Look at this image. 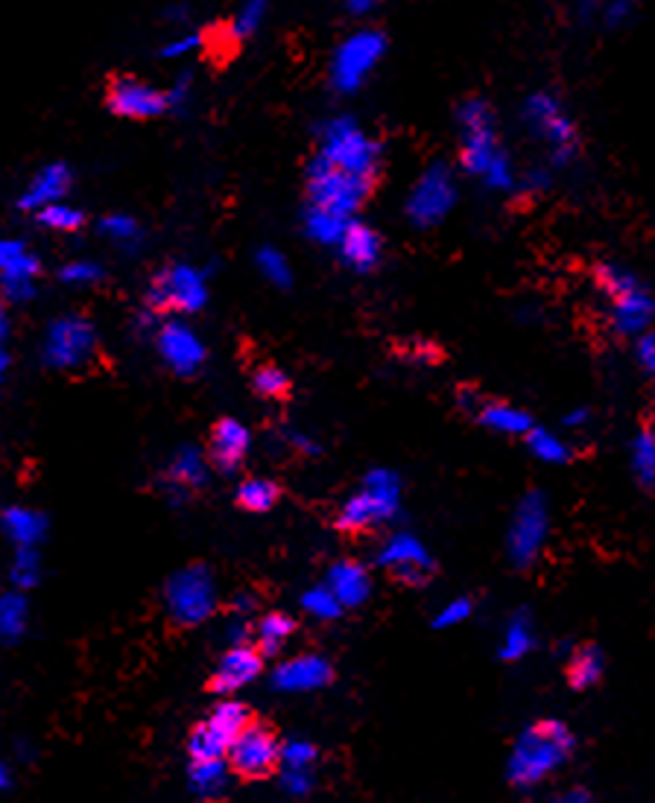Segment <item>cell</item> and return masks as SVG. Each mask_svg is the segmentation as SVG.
Returning a JSON list of instances; mask_svg holds the SVG:
<instances>
[{
	"label": "cell",
	"mask_w": 655,
	"mask_h": 803,
	"mask_svg": "<svg viewBox=\"0 0 655 803\" xmlns=\"http://www.w3.org/2000/svg\"><path fill=\"white\" fill-rule=\"evenodd\" d=\"M316 159H322L328 167L340 170L345 176L363 178V182L375 185L380 147L352 118H334L328 120L325 129H322V147Z\"/></svg>",
	"instance_id": "6da1fadb"
},
{
	"label": "cell",
	"mask_w": 655,
	"mask_h": 803,
	"mask_svg": "<svg viewBox=\"0 0 655 803\" xmlns=\"http://www.w3.org/2000/svg\"><path fill=\"white\" fill-rule=\"evenodd\" d=\"M398 506H401V479L393 470H372L363 479L361 491L343 502V509L336 514V527L343 532H366L393 520L398 514Z\"/></svg>",
	"instance_id": "7a4b0ae2"
},
{
	"label": "cell",
	"mask_w": 655,
	"mask_h": 803,
	"mask_svg": "<svg viewBox=\"0 0 655 803\" xmlns=\"http://www.w3.org/2000/svg\"><path fill=\"white\" fill-rule=\"evenodd\" d=\"M597 281L605 295H612V327L621 336L647 334L653 318V299L641 278L618 263L597 267Z\"/></svg>",
	"instance_id": "3957f363"
},
{
	"label": "cell",
	"mask_w": 655,
	"mask_h": 803,
	"mask_svg": "<svg viewBox=\"0 0 655 803\" xmlns=\"http://www.w3.org/2000/svg\"><path fill=\"white\" fill-rule=\"evenodd\" d=\"M164 608L168 617L182 628H194L217 608V582L205 564H187L176 569L164 585Z\"/></svg>",
	"instance_id": "277c9868"
},
{
	"label": "cell",
	"mask_w": 655,
	"mask_h": 803,
	"mask_svg": "<svg viewBox=\"0 0 655 803\" xmlns=\"http://www.w3.org/2000/svg\"><path fill=\"white\" fill-rule=\"evenodd\" d=\"M226 762L228 769L235 771V778H240L244 783L272 778L278 762H281V742H278L276 725L261 719V716H253L246 721V728L228 745Z\"/></svg>",
	"instance_id": "5b68a950"
},
{
	"label": "cell",
	"mask_w": 655,
	"mask_h": 803,
	"mask_svg": "<svg viewBox=\"0 0 655 803\" xmlns=\"http://www.w3.org/2000/svg\"><path fill=\"white\" fill-rule=\"evenodd\" d=\"M97 354V330L83 313H65L53 318L44 330L42 360L53 371H79Z\"/></svg>",
	"instance_id": "8992f818"
},
{
	"label": "cell",
	"mask_w": 655,
	"mask_h": 803,
	"mask_svg": "<svg viewBox=\"0 0 655 803\" xmlns=\"http://www.w3.org/2000/svg\"><path fill=\"white\" fill-rule=\"evenodd\" d=\"M573 739L559 721H538L524 734L513 760V780L518 783H536L545 780L559 762L568 760Z\"/></svg>",
	"instance_id": "52a82bcc"
},
{
	"label": "cell",
	"mask_w": 655,
	"mask_h": 803,
	"mask_svg": "<svg viewBox=\"0 0 655 803\" xmlns=\"http://www.w3.org/2000/svg\"><path fill=\"white\" fill-rule=\"evenodd\" d=\"M369 193V182L345 176L340 170L328 167L322 159H313L308 164V199H311L313 210H325V214H334V217L352 219V214L361 208Z\"/></svg>",
	"instance_id": "ba28073f"
},
{
	"label": "cell",
	"mask_w": 655,
	"mask_h": 803,
	"mask_svg": "<svg viewBox=\"0 0 655 803\" xmlns=\"http://www.w3.org/2000/svg\"><path fill=\"white\" fill-rule=\"evenodd\" d=\"M255 713L244 702H219L211 710L208 719H202L187 739V751L194 757V766H214L226 757L232 739L246 728V721Z\"/></svg>",
	"instance_id": "9c48e42d"
},
{
	"label": "cell",
	"mask_w": 655,
	"mask_h": 803,
	"mask_svg": "<svg viewBox=\"0 0 655 803\" xmlns=\"http://www.w3.org/2000/svg\"><path fill=\"white\" fill-rule=\"evenodd\" d=\"M457 123H460L462 132V167L471 176H483L501 152L495 134V115H492L486 100L469 97L457 109Z\"/></svg>",
	"instance_id": "30bf717a"
},
{
	"label": "cell",
	"mask_w": 655,
	"mask_h": 803,
	"mask_svg": "<svg viewBox=\"0 0 655 803\" xmlns=\"http://www.w3.org/2000/svg\"><path fill=\"white\" fill-rule=\"evenodd\" d=\"M208 302V286L205 278L187 263H170L150 281L147 290V307L152 313L179 310V313H200Z\"/></svg>",
	"instance_id": "8fae6325"
},
{
	"label": "cell",
	"mask_w": 655,
	"mask_h": 803,
	"mask_svg": "<svg viewBox=\"0 0 655 803\" xmlns=\"http://www.w3.org/2000/svg\"><path fill=\"white\" fill-rule=\"evenodd\" d=\"M387 53V35L378 30H357L345 39L331 62V83L336 91L352 94L361 88L372 67L378 65Z\"/></svg>",
	"instance_id": "7c38bea8"
},
{
	"label": "cell",
	"mask_w": 655,
	"mask_h": 803,
	"mask_svg": "<svg viewBox=\"0 0 655 803\" xmlns=\"http://www.w3.org/2000/svg\"><path fill=\"white\" fill-rule=\"evenodd\" d=\"M457 202V178L454 170L448 164H430L412 185L410 199H407V217L412 226L430 228L442 223L451 214Z\"/></svg>",
	"instance_id": "4fadbf2b"
},
{
	"label": "cell",
	"mask_w": 655,
	"mask_h": 803,
	"mask_svg": "<svg viewBox=\"0 0 655 803\" xmlns=\"http://www.w3.org/2000/svg\"><path fill=\"white\" fill-rule=\"evenodd\" d=\"M547 529H550V514H547V500L541 491H529L518 509H515L513 527H509V558L515 567H529L538 558L545 546Z\"/></svg>",
	"instance_id": "5bb4252c"
},
{
	"label": "cell",
	"mask_w": 655,
	"mask_h": 803,
	"mask_svg": "<svg viewBox=\"0 0 655 803\" xmlns=\"http://www.w3.org/2000/svg\"><path fill=\"white\" fill-rule=\"evenodd\" d=\"M524 120L536 134H541L550 147H554V155L559 164H568V161L577 155L580 150V138H577V129L573 123L562 115L559 102L550 97V94H533L527 102H524Z\"/></svg>",
	"instance_id": "9a60e30c"
},
{
	"label": "cell",
	"mask_w": 655,
	"mask_h": 803,
	"mask_svg": "<svg viewBox=\"0 0 655 803\" xmlns=\"http://www.w3.org/2000/svg\"><path fill=\"white\" fill-rule=\"evenodd\" d=\"M378 564L401 585L410 587L428 585L433 576V558L419 538H412L410 532H395L387 544L380 546Z\"/></svg>",
	"instance_id": "2e32d148"
},
{
	"label": "cell",
	"mask_w": 655,
	"mask_h": 803,
	"mask_svg": "<svg viewBox=\"0 0 655 803\" xmlns=\"http://www.w3.org/2000/svg\"><path fill=\"white\" fill-rule=\"evenodd\" d=\"M106 102L118 118L127 120H150L168 111L164 91L138 76H115L106 88Z\"/></svg>",
	"instance_id": "e0dca14e"
},
{
	"label": "cell",
	"mask_w": 655,
	"mask_h": 803,
	"mask_svg": "<svg viewBox=\"0 0 655 803\" xmlns=\"http://www.w3.org/2000/svg\"><path fill=\"white\" fill-rule=\"evenodd\" d=\"M155 345H159L161 360L182 377L196 375L205 362V345H202L194 327L182 325V322H164L155 330Z\"/></svg>",
	"instance_id": "ac0fdd59"
},
{
	"label": "cell",
	"mask_w": 655,
	"mask_h": 803,
	"mask_svg": "<svg viewBox=\"0 0 655 803\" xmlns=\"http://www.w3.org/2000/svg\"><path fill=\"white\" fill-rule=\"evenodd\" d=\"M264 672V658L255 645H232L223 658H219L217 670L211 675L208 690L217 695H232L249 681H255Z\"/></svg>",
	"instance_id": "d6986e66"
},
{
	"label": "cell",
	"mask_w": 655,
	"mask_h": 803,
	"mask_svg": "<svg viewBox=\"0 0 655 803\" xmlns=\"http://www.w3.org/2000/svg\"><path fill=\"white\" fill-rule=\"evenodd\" d=\"M249 442L253 435L249 430L235 419H223L214 424L208 438V456L211 465L219 470V474H235L240 465H244L246 453H249Z\"/></svg>",
	"instance_id": "ffe728a7"
},
{
	"label": "cell",
	"mask_w": 655,
	"mask_h": 803,
	"mask_svg": "<svg viewBox=\"0 0 655 803\" xmlns=\"http://www.w3.org/2000/svg\"><path fill=\"white\" fill-rule=\"evenodd\" d=\"M0 532L15 550H39L47 538V518L30 506H7L0 511Z\"/></svg>",
	"instance_id": "44dd1931"
},
{
	"label": "cell",
	"mask_w": 655,
	"mask_h": 803,
	"mask_svg": "<svg viewBox=\"0 0 655 803\" xmlns=\"http://www.w3.org/2000/svg\"><path fill=\"white\" fill-rule=\"evenodd\" d=\"M325 587L334 594L340 608H357V605L366 603L372 594L369 569L363 567L361 561L352 558L336 561V564H331V569H328Z\"/></svg>",
	"instance_id": "7402d4cb"
},
{
	"label": "cell",
	"mask_w": 655,
	"mask_h": 803,
	"mask_svg": "<svg viewBox=\"0 0 655 803\" xmlns=\"http://www.w3.org/2000/svg\"><path fill=\"white\" fill-rule=\"evenodd\" d=\"M71 170H67V164H62V161H53V164H44L39 173L33 176V182H30V187H26L24 193H21V199H18V205L24 210H39L47 208V205H56V202H62L67 196V191H71Z\"/></svg>",
	"instance_id": "603a6c76"
},
{
	"label": "cell",
	"mask_w": 655,
	"mask_h": 803,
	"mask_svg": "<svg viewBox=\"0 0 655 803\" xmlns=\"http://www.w3.org/2000/svg\"><path fill=\"white\" fill-rule=\"evenodd\" d=\"M276 686L281 690H320L334 681V666L320 654H299L276 670Z\"/></svg>",
	"instance_id": "cb8c5ba5"
},
{
	"label": "cell",
	"mask_w": 655,
	"mask_h": 803,
	"mask_svg": "<svg viewBox=\"0 0 655 803\" xmlns=\"http://www.w3.org/2000/svg\"><path fill=\"white\" fill-rule=\"evenodd\" d=\"M340 258H343L345 267H352L354 272H369V269L378 267L380 260V237L372 231L369 226H363V223H348L345 228V235L340 237Z\"/></svg>",
	"instance_id": "d4e9b609"
},
{
	"label": "cell",
	"mask_w": 655,
	"mask_h": 803,
	"mask_svg": "<svg viewBox=\"0 0 655 803\" xmlns=\"http://www.w3.org/2000/svg\"><path fill=\"white\" fill-rule=\"evenodd\" d=\"M205 477H208L205 453L200 447H179L168 468V482H164L168 486V497L173 502H179L185 497V491L205 486Z\"/></svg>",
	"instance_id": "484cf974"
},
{
	"label": "cell",
	"mask_w": 655,
	"mask_h": 803,
	"mask_svg": "<svg viewBox=\"0 0 655 803\" xmlns=\"http://www.w3.org/2000/svg\"><path fill=\"white\" fill-rule=\"evenodd\" d=\"M477 419L483 427L495 430V433L504 435H527L533 430V421L524 410L518 406H509V403L501 401H483L477 406Z\"/></svg>",
	"instance_id": "4316f807"
},
{
	"label": "cell",
	"mask_w": 655,
	"mask_h": 803,
	"mask_svg": "<svg viewBox=\"0 0 655 803\" xmlns=\"http://www.w3.org/2000/svg\"><path fill=\"white\" fill-rule=\"evenodd\" d=\"M296 634V619L287 617V614H264L255 626V649L261 654L264 661L267 658H276L281 649L287 645V640Z\"/></svg>",
	"instance_id": "83f0119b"
},
{
	"label": "cell",
	"mask_w": 655,
	"mask_h": 803,
	"mask_svg": "<svg viewBox=\"0 0 655 803\" xmlns=\"http://www.w3.org/2000/svg\"><path fill=\"white\" fill-rule=\"evenodd\" d=\"M30 622V603L21 590L0 594V643H15L21 640Z\"/></svg>",
	"instance_id": "f1b7e54d"
},
{
	"label": "cell",
	"mask_w": 655,
	"mask_h": 803,
	"mask_svg": "<svg viewBox=\"0 0 655 803\" xmlns=\"http://www.w3.org/2000/svg\"><path fill=\"white\" fill-rule=\"evenodd\" d=\"M603 670H605L603 652H600L594 643H586L580 645V649L571 654V661H568V681H571L573 690H589V686H594L597 681L603 679Z\"/></svg>",
	"instance_id": "f546056e"
},
{
	"label": "cell",
	"mask_w": 655,
	"mask_h": 803,
	"mask_svg": "<svg viewBox=\"0 0 655 803\" xmlns=\"http://www.w3.org/2000/svg\"><path fill=\"white\" fill-rule=\"evenodd\" d=\"M278 497H281V491H278L276 482L264 477L244 479L240 488H237V506L246 511H258V514L272 509L278 502Z\"/></svg>",
	"instance_id": "4dcf8cb0"
},
{
	"label": "cell",
	"mask_w": 655,
	"mask_h": 803,
	"mask_svg": "<svg viewBox=\"0 0 655 803\" xmlns=\"http://www.w3.org/2000/svg\"><path fill=\"white\" fill-rule=\"evenodd\" d=\"M352 219H343V217H334V214H325V210H313L308 208V217H304V231L311 240L322 246H336L340 243V237L345 235V228H348Z\"/></svg>",
	"instance_id": "1f68e13d"
},
{
	"label": "cell",
	"mask_w": 655,
	"mask_h": 803,
	"mask_svg": "<svg viewBox=\"0 0 655 803\" xmlns=\"http://www.w3.org/2000/svg\"><path fill=\"white\" fill-rule=\"evenodd\" d=\"M9 578H12V585L21 594L39 585V578H42V555H39V550H15Z\"/></svg>",
	"instance_id": "d6a6232c"
},
{
	"label": "cell",
	"mask_w": 655,
	"mask_h": 803,
	"mask_svg": "<svg viewBox=\"0 0 655 803\" xmlns=\"http://www.w3.org/2000/svg\"><path fill=\"white\" fill-rule=\"evenodd\" d=\"M35 217H39V223H42L44 228H51V231H65V235H71V231H79V228L85 226L83 210L74 208V205H65V202L47 205V208L39 210Z\"/></svg>",
	"instance_id": "836d02e7"
},
{
	"label": "cell",
	"mask_w": 655,
	"mask_h": 803,
	"mask_svg": "<svg viewBox=\"0 0 655 803\" xmlns=\"http://www.w3.org/2000/svg\"><path fill=\"white\" fill-rule=\"evenodd\" d=\"M100 235L106 237V240H111V243L132 249V246H138V240H141V226H138V219H132L129 214H109V217L100 219Z\"/></svg>",
	"instance_id": "e575fe53"
},
{
	"label": "cell",
	"mask_w": 655,
	"mask_h": 803,
	"mask_svg": "<svg viewBox=\"0 0 655 803\" xmlns=\"http://www.w3.org/2000/svg\"><path fill=\"white\" fill-rule=\"evenodd\" d=\"M632 468L638 474L641 486L649 488L653 486V477H655V442H653V433L649 427L641 430L635 435V442H632Z\"/></svg>",
	"instance_id": "d590c367"
},
{
	"label": "cell",
	"mask_w": 655,
	"mask_h": 803,
	"mask_svg": "<svg viewBox=\"0 0 655 803\" xmlns=\"http://www.w3.org/2000/svg\"><path fill=\"white\" fill-rule=\"evenodd\" d=\"M527 442H529V451L536 453V459L550 462V465H562V462L571 459L568 444L559 442L550 430H529Z\"/></svg>",
	"instance_id": "8d00e7d4"
},
{
	"label": "cell",
	"mask_w": 655,
	"mask_h": 803,
	"mask_svg": "<svg viewBox=\"0 0 655 803\" xmlns=\"http://www.w3.org/2000/svg\"><path fill=\"white\" fill-rule=\"evenodd\" d=\"M253 386L261 398L281 401V398H287V392H290V377H287L281 369H276V366H261V369L255 371Z\"/></svg>",
	"instance_id": "74e56055"
},
{
	"label": "cell",
	"mask_w": 655,
	"mask_h": 803,
	"mask_svg": "<svg viewBox=\"0 0 655 803\" xmlns=\"http://www.w3.org/2000/svg\"><path fill=\"white\" fill-rule=\"evenodd\" d=\"M258 269L267 281L276 286H290L293 281V269L287 263V258L278 249H261L258 251Z\"/></svg>",
	"instance_id": "f35d334b"
},
{
	"label": "cell",
	"mask_w": 655,
	"mask_h": 803,
	"mask_svg": "<svg viewBox=\"0 0 655 803\" xmlns=\"http://www.w3.org/2000/svg\"><path fill=\"white\" fill-rule=\"evenodd\" d=\"M302 605H304V611L313 614V617H320V619H336L340 614H343L340 603H336L334 594H331L325 585L311 587V590L302 596Z\"/></svg>",
	"instance_id": "ab89813d"
},
{
	"label": "cell",
	"mask_w": 655,
	"mask_h": 803,
	"mask_svg": "<svg viewBox=\"0 0 655 803\" xmlns=\"http://www.w3.org/2000/svg\"><path fill=\"white\" fill-rule=\"evenodd\" d=\"M264 12H267V3H261V0H249V3H244V7L237 9L232 33H235L237 39H249L253 33H258V26H261L264 21Z\"/></svg>",
	"instance_id": "60d3db41"
},
{
	"label": "cell",
	"mask_w": 655,
	"mask_h": 803,
	"mask_svg": "<svg viewBox=\"0 0 655 803\" xmlns=\"http://www.w3.org/2000/svg\"><path fill=\"white\" fill-rule=\"evenodd\" d=\"M60 278L71 286H88L103 278V267L94 260H71L60 269Z\"/></svg>",
	"instance_id": "b9f144b4"
},
{
	"label": "cell",
	"mask_w": 655,
	"mask_h": 803,
	"mask_svg": "<svg viewBox=\"0 0 655 803\" xmlns=\"http://www.w3.org/2000/svg\"><path fill=\"white\" fill-rule=\"evenodd\" d=\"M483 182H486L492 191H509V187L515 185L513 167H509V159H506L504 152H497L495 161L488 164L486 173H483Z\"/></svg>",
	"instance_id": "7bdbcfd3"
},
{
	"label": "cell",
	"mask_w": 655,
	"mask_h": 803,
	"mask_svg": "<svg viewBox=\"0 0 655 803\" xmlns=\"http://www.w3.org/2000/svg\"><path fill=\"white\" fill-rule=\"evenodd\" d=\"M529 643H533V637H529L527 617H515L513 626H509V634H506L504 658H518V654L527 652Z\"/></svg>",
	"instance_id": "ee69618b"
},
{
	"label": "cell",
	"mask_w": 655,
	"mask_h": 803,
	"mask_svg": "<svg viewBox=\"0 0 655 803\" xmlns=\"http://www.w3.org/2000/svg\"><path fill=\"white\" fill-rule=\"evenodd\" d=\"M33 251L26 249V243L21 240H9V237H0V275L9 272V269L21 267Z\"/></svg>",
	"instance_id": "f6af8a7d"
},
{
	"label": "cell",
	"mask_w": 655,
	"mask_h": 803,
	"mask_svg": "<svg viewBox=\"0 0 655 803\" xmlns=\"http://www.w3.org/2000/svg\"><path fill=\"white\" fill-rule=\"evenodd\" d=\"M202 42H205V39H202V33L179 35V39H173V42L161 47V56H164V59H182V56H187V53L200 51Z\"/></svg>",
	"instance_id": "bcb514c9"
},
{
	"label": "cell",
	"mask_w": 655,
	"mask_h": 803,
	"mask_svg": "<svg viewBox=\"0 0 655 803\" xmlns=\"http://www.w3.org/2000/svg\"><path fill=\"white\" fill-rule=\"evenodd\" d=\"M469 617H471L469 599H454V603L442 608V614L437 617V626H457V622H462V619Z\"/></svg>",
	"instance_id": "7dc6e473"
},
{
	"label": "cell",
	"mask_w": 655,
	"mask_h": 803,
	"mask_svg": "<svg viewBox=\"0 0 655 803\" xmlns=\"http://www.w3.org/2000/svg\"><path fill=\"white\" fill-rule=\"evenodd\" d=\"M638 362L644 371L655 369V336L649 330L638 336Z\"/></svg>",
	"instance_id": "c3c4849f"
},
{
	"label": "cell",
	"mask_w": 655,
	"mask_h": 803,
	"mask_svg": "<svg viewBox=\"0 0 655 803\" xmlns=\"http://www.w3.org/2000/svg\"><path fill=\"white\" fill-rule=\"evenodd\" d=\"M290 442H293V447L299 453H308V456H320L322 447L313 438H308L304 433H290Z\"/></svg>",
	"instance_id": "681fc988"
},
{
	"label": "cell",
	"mask_w": 655,
	"mask_h": 803,
	"mask_svg": "<svg viewBox=\"0 0 655 803\" xmlns=\"http://www.w3.org/2000/svg\"><path fill=\"white\" fill-rule=\"evenodd\" d=\"M345 9H348L352 15H363V12H372V9H375V3H372V0H348V3H345Z\"/></svg>",
	"instance_id": "f907efd6"
},
{
	"label": "cell",
	"mask_w": 655,
	"mask_h": 803,
	"mask_svg": "<svg viewBox=\"0 0 655 803\" xmlns=\"http://www.w3.org/2000/svg\"><path fill=\"white\" fill-rule=\"evenodd\" d=\"M565 424L568 427H586L589 424V410H573L568 419H565Z\"/></svg>",
	"instance_id": "816d5d0a"
},
{
	"label": "cell",
	"mask_w": 655,
	"mask_h": 803,
	"mask_svg": "<svg viewBox=\"0 0 655 803\" xmlns=\"http://www.w3.org/2000/svg\"><path fill=\"white\" fill-rule=\"evenodd\" d=\"M7 371H9V351L3 348V339H0V380L7 377Z\"/></svg>",
	"instance_id": "f5cc1de1"
},
{
	"label": "cell",
	"mask_w": 655,
	"mask_h": 803,
	"mask_svg": "<svg viewBox=\"0 0 655 803\" xmlns=\"http://www.w3.org/2000/svg\"><path fill=\"white\" fill-rule=\"evenodd\" d=\"M7 336V307H3V299H0V339Z\"/></svg>",
	"instance_id": "db71d44e"
},
{
	"label": "cell",
	"mask_w": 655,
	"mask_h": 803,
	"mask_svg": "<svg viewBox=\"0 0 655 803\" xmlns=\"http://www.w3.org/2000/svg\"><path fill=\"white\" fill-rule=\"evenodd\" d=\"M7 786H9V774H7V769L0 766V792H3Z\"/></svg>",
	"instance_id": "11a10c76"
}]
</instances>
